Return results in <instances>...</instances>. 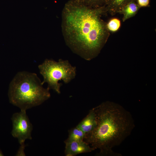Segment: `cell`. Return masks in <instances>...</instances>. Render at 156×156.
<instances>
[{
	"mask_svg": "<svg viewBox=\"0 0 156 156\" xmlns=\"http://www.w3.org/2000/svg\"><path fill=\"white\" fill-rule=\"evenodd\" d=\"M105 6L93 8L82 2L70 0L62 12L61 28L66 45L87 61L96 57L110 36L107 23L102 19Z\"/></svg>",
	"mask_w": 156,
	"mask_h": 156,
	"instance_id": "cell-1",
	"label": "cell"
},
{
	"mask_svg": "<svg viewBox=\"0 0 156 156\" xmlns=\"http://www.w3.org/2000/svg\"><path fill=\"white\" fill-rule=\"evenodd\" d=\"M97 125L85 134L83 140L95 150L98 156H120L112 148L119 145L131 133L135 127L131 113L120 105L110 101L94 108Z\"/></svg>",
	"mask_w": 156,
	"mask_h": 156,
	"instance_id": "cell-2",
	"label": "cell"
},
{
	"mask_svg": "<svg viewBox=\"0 0 156 156\" xmlns=\"http://www.w3.org/2000/svg\"><path fill=\"white\" fill-rule=\"evenodd\" d=\"M35 73L18 72L10 83L8 92L10 103L25 110L39 105L51 96L49 89L43 87Z\"/></svg>",
	"mask_w": 156,
	"mask_h": 156,
	"instance_id": "cell-3",
	"label": "cell"
},
{
	"mask_svg": "<svg viewBox=\"0 0 156 156\" xmlns=\"http://www.w3.org/2000/svg\"><path fill=\"white\" fill-rule=\"evenodd\" d=\"M38 68L43 77L42 84L47 83L48 88L53 90L58 94H60V88L62 85L59 81L62 80L64 83H68L76 75V67L66 60L59 59L56 62L46 59Z\"/></svg>",
	"mask_w": 156,
	"mask_h": 156,
	"instance_id": "cell-4",
	"label": "cell"
},
{
	"mask_svg": "<svg viewBox=\"0 0 156 156\" xmlns=\"http://www.w3.org/2000/svg\"><path fill=\"white\" fill-rule=\"evenodd\" d=\"M11 120L12 129L11 134L17 138L21 145L25 144L26 140H31L33 126L26 113V111L21 110L20 112L14 113Z\"/></svg>",
	"mask_w": 156,
	"mask_h": 156,
	"instance_id": "cell-5",
	"label": "cell"
},
{
	"mask_svg": "<svg viewBox=\"0 0 156 156\" xmlns=\"http://www.w3.org/2000/svg\"><path fill=\"white\" fill-rule=\"evenodd\" d=\"M64 154L66 156H75L78 154L90 152L95 150L84 140L64 141Z\"/></svg>",
	"mask_w": 156,
	"mask_h": 156,
	"instance_id": "cell-6",
	"label": "cell"
},
{
	"mask_svg": "<svg viewBox=\"0 0 156 156\" xmlns=\"http://www.w3.org/2000/svg\"><path fill=\"white\" fill-rule=\"evenodd\" d=\"M97 125L96 114L94 108L90 109L87 115L76 127L86 134L93 131Z\"/></svg>",
	"mask_w": 156,
	"mask_h": 156,
	"instance_id": "cell-7",
	"label": "cell"
},
{
	"mask_svg": "<svg viewBox=\"0 0 156 156\" xmlns=\"http://www.w3.org/2000/svg\"><path fill=\"white\" fill-rule=\"evenodd\" d=\"M136 0H107L105 8L107 13L112 15L118 13L122 9L130 2Z\"/></svg>",
	"mask_w": 156,
	"mask_h": 156,
	"instance_id": "cell-8",
	"label": "cell"
},
{
	"mask_svg": "<svg viewBox=\"0 0 156 156\" xmlns=\"http://www.w3.org/2000/svg\"><path fill=\"white\" fill-rule=\"evenodd\" d=\"M136 1H133L125 6L118 13L122 14L123 22L134 16L140 8L136 3Z\"/></svg>",
	"mask_w": 156,
	"mask_h": 156,
	"instance_id": "cell-9",
	"label": "cell"
},
{
	"mask_svg": "<svg viewBox=\"0 0 156 156\" xmlns=\"http://www.w3.org/2000/svg\"><path fill=\"white\" fill-rule=\"evenodd\" d=\"M68 137L65 141H81L83 140L85 133L76 127L68 131Z\"/></svg>",
	"mask_w": 156,
	"mask_h": 156,
	"instance_id": "cell-10",
	"label": "cell"
},
{
	"mask_svg": "<svg viewBox=\"0 0 156 156\" xmlns=\"http://www.w3.org/2000/svg\"><path fill=\"white\" fill-rule=\"evenodd\" d=\"M107 0H83L82 2L86 5L93 8L105 6Z\"/></svg>",
	"mask_w": 156,
	"mask_h": 156,
	"instance_id": "cell-11",
	"label": "cell"
},
{
	"mask_svg": "<svg viewBox=\"0 0 156 156\" xmlns=\"http://www.w3.org/2000/svg\"><path fill=\"white\" fill-rule=\"evenodd\" d=\"M120 26V21L116 18L111 19L107 23V27L108 30L113 32L117 31L119 29Z\"/></svg>",
	"mask_w": 156,
	"mask_h": 156,
	"instance_id": "cell-12",
	"label": "cell"
},
{
	"mask_svg": "<svg viewBox=\"0 0 156 156\" xmlns=\"http://www.w3.org/2000/svg\"><path fill=\"white\" fill-rule=\"evenodd\" d=\"M137 3L141 8L149 5L150 0H136Z\"/></svg>",
	"mask_w": 156,
	"mask_h": 156,
	"instance_id": "cell-13",
	"label": "cell"
},
{
	"mask_svg": "<svg viewBox=\"0 0 156 156\" xmlns=\"http://www.w3.org/2000/svg\"><path fill=\"white\" fill-rule=\"evenodd\" d=\"M20 145V146L16 155V156H25L24 153V149L26 146L25 144Z\"/></svg>",
	"mask_w": 156,
	"mask_h": 156,
	"instance_id": "cell-14",
	"label": "cell"
},
{
	"mask_svg": "<svg viewBox=\"0 0 156 156\" xmlns=\"http://www.w3.org/2000/svg\"><path fill=\"white\" fill-rule=\"evenodd\" d=\"M4 156V155L3 154L1 151L0 150V156Z\"/></svg>",
	"mask_w": 156,
	"mask_h": 156,
	"instance_id": "cell-15",
	"label": "cell"
},
{
	"mask_svg": "<svg viewBox=\"0 0 156 156\" xmlns=\"http://www.w3.org/2000/svg\"><path fill=\"white\" fill-rule=\"evenodd\" d=\"M75 0L78 2H82L83 0Z\"/></svg>",
	"mask_w": 156,
	"mask_h": 156,
	"instance_id": "cell-16",
	"label": "cell"
}]
</instances>
